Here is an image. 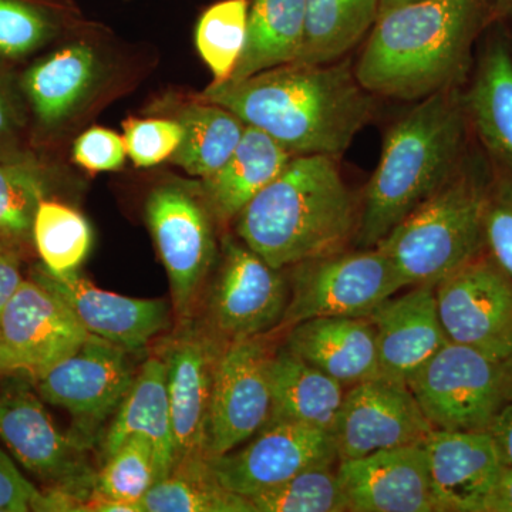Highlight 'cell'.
Returning <instances> with one entry per match:
<instances>
[{
	"mask_svg": "<svg viewBox=\"0 0 512 512\" xmlns=\"http://www.w3.org/2000/svg\"><path fill=\"white\" fill-rule=\"evenodd\" d=\"M140 507L141 512H255L247 497L217 483L204 458L178 464L148 491Z\"/></svg>",
	"mask_w": 512,
	"mask_h": 512,
	"instance_id": "4dcf8cb0",
	"label": "cell"
},
{
	"mask_svg": "<svg viewBox=\"0 0 512 512\" xmlns=\"http://www.w3.org/2000/svg\"><path fill=\"white\" fill-rule=\"evenodd\" d=\"M336 461L329 431L292 423L269 424L241 450L204 458L217 483L244 497L278 487L309 468L335 466Z\"/></svg>",
	"mask_w": 512,
	"mask_h": 512,
	"instance_id": "e0dca14e",
	"label": "cell"
},
{
	"mask_svg": "<svg viewBox=\"0 0 512 512\" xmlns=\"http://www.w3.org/2000/svg\"><path fill=\"white\" fill-rule=\"evenodd\" d=\"M505 467H512V404L490 430Z\"/></svg>",
	"mask_w": 512,
	"mask_h": 512,
	"instance_id": "7bdbcfd3",
	"label": "cell"
},
{
	"mask_svg": "<svg viewBox=\"0 0 512 512\" xmlns=\"http://www.w3.org/2000/svg\"><path fill=\"white\" fill-rule=\"evenodd\" d=\"M23 282L18 259L0 247V311Z\"/></svg>",
	"mask_w": 512,
	"mask_h": 512,
	"instance_id": "b9f144b4",
	"label": "cell"
},
{
	"mask_svg": "<svg viewBox=\"0 0 512 512\" xmlns=\"http://www.w3.org/2000/svg\"><path fill=\"white\" fill-rule=\"evenodd\" d=\"M249 0H220L205 9L197 28L195 46L214 76L212 83L231 79L248 35Z\"/></svg>",
	"mask_w": 512,
	"mask_h": 512,
	"instance_id": "d6a6232c",
	"label": "cell"
},
{
	"mask_svg": "<svg viewBox=\"0 0 512 512\" xmlns=\"http://www.w3.org/2000/svg\"><path fill=\"white\" fill-rule=\"evenodd\" d=\"M47 510V495L20 474L8 454L0 450V512Z\"/></svg>",
	"mask_w": 512,
	"mask_h": 512,
	"instance_id": "60d3db41",
	"label": "cell"
},
{
	"mask_svg": "<svg viewBox=\"0 0 512 512\" xmlns=\"http://www.w3.org/2000/svg\"><path fill=\"white\" fill-rule=\"evenodd\" d=\"M487 185L463 168L376 245L406 286H436L483 254Z\"/></svg>",
	"mask_w": 512,
	"mask_h": 512,
	"instance_id": "5b68a950",
	"label": "cell"
},
{
	"mask_svg": "<svg viewBox=\"0 0 512 512\" xmlns=\"http://www.w3.org/2000/svg\"><path fill=\"white\" fill-rule=\"evenodd\" d=\"M100 60L92 46L69 43L33 64L22 77V89L39 123L57 127L70 119L93 92Z\"/></svg>",
	"mask_w": 512,
	"mask_h": 512,
	"instance_id": "cb8c5ba5",
	"label": "cell"
},
{
	"mask_svg": "<svg viewBox=\"0 0 512 512\" xmlns=\"http://www.w3.org/2000/svg\"><path fill=\"white\" fill-rule=\"evenodd\" d=\"M464 106L484 146L512 177V56L500 37L485 47Z\"/></svg>",
	"mask_w": 512,
	"mask_h": 512,
	"instance_id": "4316f807",
	"label": "cell"
},
{
	"mask_svg": "<svg viewBox=\"0 0 512 512\" xmlns=\"http://www.w3.org/2000/svg\"><path fill=\"white\" fill-rule=\"evenodd\" d=\"M214 218L201 188L168 183L148 194L147 225L167 271L177 323L194 318L217 261Z\"/></svg>",
	"mask_w": 512,
	"mask_h": 512,
	"instance_id": "ba28073f",
	"label": "cell"
},
{
	"mask_svg": "<svg viewBox=\"0 0 512 512\" xmlns=\"http://www.w3.org/2000/svg\"><path fill=\"white\" fill-rule=\"evenodd\" d=\"M32 237L43 265L52 274L79 271L93 244V231L82 212L62 202L43 200Z\"/></svg>",
	"mask_w": 512,
	"mask_h": 512,
	"instance_id": "1f68e13d",
	"label": "cell"
},
{
	"mask_svg": "<svg viewBox=\"0 0 512 512\" xmlns=\"http://www.w3.org/2000/svg\"><path fill=\"white\" fill-rule=\"evenodd\" d=\"M350 512H436L423 441L339 461Z\"/></svg>",
	"mask_w": 512,
	"mask_h": 512,
	"instance_id": "ffe728a7",
	"label": "cell"
},
{
	"mask_svg": "<svg viewBox=\"0 0 512 512\" xmlns=\"http://www.w3.org/2000/svg\"><path fill=\"white\" fill-rule=\"evenodd\" d=\"M89 336L57 293L36 279H23L0 311L2 375L35 380Z\"/></svg>",
	"mask_w": 512,
	"mask_h": 512,
	"instance_id": "7c38bea8",
	"label": "cell"
},
{
	"mask_svg": "<svg viewBox=\"0 0 512 512\" xmlns=\"http://www.w3.org/2000/svg\"><path fill=\"white\" fill-rule=\"evenodd\" d=\"M416 2V0H380V13L386 12V10L397 8V6L406 5V3Z\"/></svg>",
	"mask_w": 512,
	"mask_h": 512,
	"instance_id": "7dc6e473",
	"label": "cell"
},
{
	"mask_svg": "<svg viewBox=\"0 0 512 512\" xmlns=\"http://www.w3.org/2000/svg\"><path fill=\"white\" fill-rule=\"evenodd\" d=\"M292 157L264 131L247 126L227 163L201 180L202 195L214 217L234 221L248 202L284 171Z\"/></svg>",
	"mask_w": 512,
	"mask_h": 512,
	"instance_id": "d4e9b609",
	"label": "cell"
},
{
	"mask_svg": "<svg viewBox=\"0 0 512 512\" xmlns=\"http://www.w3.org/2000/svg\"><path fill=\"white\" fill-rule=\"evenodd\" d=\"M32 278L57 293L90 335L128 353L146 348L171 326L174 313L164 301L104 291L84 279L79 271L55 275L42 264L36 266Z\"/></svg>",
	"mask_w": 512,
	"mask_h": 512,
	"instance_id": "d6986e66",
	"label": "cell"
},
{
	"mask_svg": "<svg viewBox=\"0 0 512 512\" xmlns=\"http://www.w3.org/2000/svg\"><path fill=\"white\" fill-rule=\"evenodd\" d=\"M282 346L345 387L380 376L375 328L369 318L302 320L288 328Z\"/></svg>",
	"mask_w": 512,
	"mask_h": 512,
	"instance_id": "7402d4cb",
	"label": "cell"
},
{
	"mask_svg": "<svg viewBox=\"0 0 512 512\" xmlns=\"http://www.w3.org/2000/svg\"><path fill=\"white\" fill-rule=\"evenodd\" d=\"M0 384V439L26 470L52 485L53 493L83 511L94 476L83 458V447L53 423L28 377L5 375Z\"/></svg>",
	"mask_w": 512,
	"mask_h": 512,
	"instance_id": "9c48e42d",
	"label": "cell"
},
{
	"mask_svg": "<svg viewBox=\"0 0 512 512\" xmlns=\"http://www.w3.org/2000/svg\"><path fill=\"white\" fill-rule=\"evenodd\" d=\"M74 163L90 173L117 171L126 164L127 150L123 137L104 127L84 131L73 144Z\"/></svg>",
	"mask_w": 512,
	"mask_h": 512,
	"instance_id": "ab89813d",
	"label": "cell"
},
{
	"mask_svg": "<svg viewBox=\"0 0 512 512\" xmlns=\"http://www.w3.org/2000/svg\"><path fill=\"white\" fill-rule=\"evenodd\" d=\"M227 343L194 318L161 346L175 439V467L205 457L212 390Z\"/></svg>",
	"mask_w": 512,
	"mask_h": 512,
	"instance_id": "5bb4252c",
	"label": "cell"
},
{
	"mask_svg": "<svg viewBox=\"0 0 512 512\" xmlns=\"http://www.w3.org/2000/svg\"><path fill=\"white\" fill-rule=\"evenodd\" d=\"M128 352L90 335L72 355L59 360L32 380L43 402L72 414L69 436L83 448L92 446L111 416L117 413L133 386Z\"/></svg>",
	"mask_w": 512,
	"mask_h": 512,
	"instance_id": "8fae6325",
	"label": "cell"
},
{
	"mask_svg": "<svg viewBox=\"0 0 512 512\" xmlns=\"http://www.w3.org/2000/svg\"><path fill=\"white\" fill-rule=\"evenodd\" d=\"M338 158L293 156L235 218L238 238L276 269L343 251L359 224Z\"/></svg>",
	"mask_w": 512,
	"mask_h": 512,
	"instance_id": "3957f363",
	"label": "cell"
},
{
	"mask_svg": "<svg viewBox=\"0 0 512 512\" xmlns=\"http://www.w3.org/2000/svg\"><path fill=\"white\" fill-rule=\"evenodd\" d=\"M464 106L454 87L420 100L390 127L366 185L356 241L375 248L396 225L446 183L464 144Z\"/></svg>",
	"mask_w": 512,
	"mask_h": 512,
	"instance_id": "277c9868",
	"label": "cell"
},
{
	"mask_svg": "<svg viewBox=\"0 0 512 512\" xmlns=\"http://www.w3.org/2000/svg\"><path fill=\"white\" fill-rule=\"evenodd\" d=\"M157 483L153 444L141 434H134L104 460L103 467L94 476L93 495L140 505Z\"/></svg>",
	"mask_w": 512,
	"mask_h": 512,
	"instance_id": "e575fe53",
	"label": "cell"
},
{
	"mask_svg": "<svg viewBox=\"0 0 512 512\" xmlns=\"http://www.w3.org/2000/svg\"><path fill=\"white\" fill-rule=\"evenodd\" d=\"M433 430L409 384L377 376L346 390L330 434L343 461L421 443Z\"/></svg>",
	"mask_w": 512,
	"mask_h": 512,
	"instance_id": "2e32d148",
	"label": "cell"
},
{
	"mask_svg": "<svg viewBox=\"0 0 512 512\" xmlns=\"http://www.w3.org/2000/svg\"><path fill=\"white\" fill-rule=\"evenodd\" d=\"M488 8V0H416L380 13L357 60V82L397 100L454 87Z\"/></svg>",
	"mask_w": 512,
	"mask_h": 512,
	"instance_id": "7a4b0ae2",
	"label": "cell"
},
{
	"mask_svg": "<svg viewBox=\"0 0 512 512\" xmlns=\"http://www.w3.org/2000/svg\"><path fill=\"white\" fill-rule=\"evenodd\" d=\"M45 195V174L37 165L0 164V237L28 239Z\"/></svg>",
	"mask_w": 512,
	"mask_h": 512,
	"instance_id": "8d00e7d4",
	"label": "cell"
},
{
	"mask_svg": "<svg viewBox=\"0 0 512 512\" xmlns=\"http://www.w3.org/2000/svg\"><path fill=\"white\" fill-rule=\"evenodd\" d=\"M264 131L292 156L339 158L365 128L375 96L350 62L288 63L239 82L212 83L198 96Z\"/></svg>",
	"mask_w": 512,
	"mask_h": 512,
	"instance_id": "6da1fadb",
	"label": "cell"
},
{
	"mask_svg": "<svg viewBox=\"0 0 512 512\" xmlns=\"http://www.w3.org/2000/svg\"><path fill=\"white\" fill-rule=\"evenodd\" d=\"M380 0H306L305 36L298 63L338 62L369 35Z\"/></svg>",
	"mask_w": 512,
	"mask_h": 512,
	"instance_id": "f1b7e54d",
	"label": "cell"
},
{
	"mask_svg": "<svg viewBox=\"0 0 512 512\" xmlns=\"http://www.w3.org/2000/svg\"><path fill=\"white\" fill-rule=\"evenodd\" d=\"M493 13L500 19L512 18V0H493Z\"/></svg>",
	"mask_w": 512,
	"mask_h": 512,
	"instance_id": "bcb514c9",
	"label": "cell"
},
{
	"mask_svg": "<svg viewBox=\"0 0 512 512\" xmlns=\"http://www.w3.org/2000/svg\"><path fill=\"white\" fill-rule=\"evenodd\" d=\"M274 350L265 336L228 343L212 390L205 457H217L254 439L271 416L269 366Z\"/></svg>",
	"mask_w": 512,
	"mask_h": 512,
	"instance_id": "9a60e30c",
	"label": "cell"
},
{
	"mask_svg": "<svg viewBox=\"0 0 512 512\" xmlns=\"http://www.w3.org/2000/svg\"><path fill=\"white\" fill-rule=\"evenodd\" d=\"M289 279L239 239L222 244L221 261L205 302L202 325L224 343L265 336L279 328Z\"/></svg>",
	"mask_w": 512,
	"mask_h": 512,
	"instance_id": "30bf717a",
	"label": "cell"
},
{
	"mask_svg": "<svg viewBox=\"0 0 512 512\" xmlns=\"http://www.w3.org/2000/svg\"><path fill=\"white\" fill-rule=\"evenodd\" d=\"M134 434H141L153 444L158 481L170 476L177 454L165 384V365L160 355L148 357L144 362L126 399L114 414L109 430L104 434L103 460Z\"/></svg>",
	"mask_w": 512,
	"mask_h": 512,
	"instance_id": "603a6c76",
	"label": "cell"
},
{
	"mask_svg": "<svg viewBox=\"0 0 512 512\" xmlns=\"http://www.w3.org/2000/svg\"><path fill=\"white\" fill-rule=\"evenodd\" d=\"M380 376L409 382L448 340L437 309L436 286L387 299L372 315Z\"/></svg>",
	"mask_w": 512,
	"mask_h": 512,
	"instance_id": "44dd1931",
	"label": "cell"
},
{
	"mask_svg": "<svg viewBox=\"0 0 512 512\" xmlns=\"http://www.w3.org/2000/svg\"><path fill=\"white\" fill-rule=\"evenodd\" d=\"M123 128L127 156L140 168L171 160L184 134L177 119H128Z\"/></svg>",
	"mask_w": 512,
	"mask_h": 512,
	"instance_id": "74e56055",
	"label": "cell"
},
{
	"mask_svg": "<svg viewBox=\"0 0 512 512\" xmlns=\"http://www.w3.org/2000/svg\"><path fill=\"white\" fill-rule=\"evenodd\" d=\"M423 446L436 512H488L505 468L490 431L434 429Z\"/></svg>",
	"mask_w": 512,
	"mask_h": 512,
	"instance_id": "ac0fdd59",
	"label": "cell"
},
{
	"mask_svg": "<svg viewBox=\"0 0 512 512\" xmlns=\"http://www.w3.org/2000/svg\"><path fill=\"white\" fill-rule=\"evenodd\" d=\"M64 9L50 0H0V56L22 57L53 39Z\"/></svg>",
	"mask_w": 512,
	"mask_h": 512,
	"instance_id": "d590c367",
	"label": "cell"
},
{
	"mask_svg": "<svg viewBox=\"0 0 512 512\" xmlns=\"http://www.w3.org/2000/svg\"><path fill=\"white\" fill-rule=\"evenodd\" d=\"M15 126V116H13L12 107L0 86V138L8 136Z\"/></svg>",
	"mask_w": 512,
	"mask_h": 512,
	"instance_id": "f6af8a7d",
	"label": "cell"
},
{
	"mask_svg": "<svg viewBox=\"0 0 512 512\" xmlns=\"http://www.w3.org/2000/svg\"><path fill=\"white\" fill-rule=\"evenodd\" d=\"M436 299L450 342L512 356V276L487 251L440 281Z\"/></svg>",
	"mask_w": 512,
	"mask_h": 512,
	"instance_id": "4fadbf2b",
	"label": "cell"
},
{
	"mask_svg": "<svg viewBox=\"0 0 512 512\" xmlns=\"http://www.w3.org/2000/svg\"><path fill=\"white\" fill-rule=\"evenodd\" d=\"M484 241L487 254L512 276V177L507 173L487 185Z\"/></svg>",
	"mask_w": 512,
	"mask_h": 512,
	"instance_id": "f35d334b",
	"label": "cell"
},
{
	"mask_svg": "<svg viewBox=\"0 0 512 512\" xmlns=\"http://www.w3.org/2000/svg\"><path fill=\"white\" fill-rule=\"evenodd\" d=\"M305 23L306 0H249L247 43L228 82L295 62Z\"/></svg>",
	"mask_w": 512,
	"mask_h": 512,
	"instance_id": "83f0119b",
	"label": "cell"
},
{
	"mask_svg": "<svg viewBox=\"0 0 512 512\" xmlns=\"http://www.w3.org/2000/svg\"><path fill=\"white\" fill-rule=\"evenodd\" d=\"M177 120L184 134L171 161L201 180L227 163L247 128L232 111L200 99L184 107Z\"/></svg>",
	"mask_w": 512,
	"mask_h": 512,
	"instance_id": "f546056e",
	"label": "cell"
},
{
	"mask_svg": "<svg viewBox=\"0 0 512 512\" xmlns=\"http://www.w3.org/2000/svg\"><path fill=\"white\" fill-rule=\"evenodd\" d=\"M255 512H348L338 468L313 467L278 487L247 497Z\"/></svg>",
	"mask_w": 512,
	"mask_h": 512,
	"instance_id": "836d02e7",
	"label": "cell"
},
{
	"mask_svg": "<svg viewBox=\"0 0 512 512\" xmlns=\"http://www.w3.org/2000/svg\"><path fill=\"white\" fill-rule=\"evenodd\" d=\"M289 301L279 329L322 316L369 318L407 288L379 248L335 252L291 266Z\"/></svg>",
	"mask_w": 512,
	"mask_h": 512,
	"instance_id": "52a82bcc",
	"label": "cell"
},
{
	"mask_svg": "<svg viewBox=\"0 0 512 512\" xmlns=\"http://www.w3.org/2000/svg\"><path fill=\"white\" fill-rule=\"evenodd\" d=\"M488 512H512V467H505Z\"/></svg>",
	"mask_w": 512,
	"mask_h": 512,
	"instance_id": "ee69618b",
	"label": "cell"
},
{
	"mask_svg": "<svg viewBox=\"0 0 512 512\" xmlns=\"http://www.w3.org/2000/svg\"><path fill=\"white\" fill-rule=\"evenodd\" d=\"M407 384L433 429L490 431L512 404V356L448 342Z\"/></svg>",
	"mask_w": 512,
	"mask_h": 512,
	"instance_id": "8992f818",
	"label": "cell"
},
{
	"mask_svg": "<svg viewBox=\"0 0 512 512\" xmlns=\"http://www.w3.org/2000/svg\"><path fill=\"white\" fill-rule=\"evenodd\" d=\"M0 375H2V367H0Z\"/></svg>",
	"mask_w": 512,
	"mask_h": 512,
	"instance_id": "c3c4849f",
	"label": "cell"
},
{
	"mask_svg": "<svg viewBox=\"0 0 512 512\" xmlns=\"http://www.w3.org/2000/svg\"><path fill=\"white\" fill-rule=\"evenodd\" d=\"M272 406L268 423H292L332 430L345 397V386L293 355L274 350L269 366Z\"/></svg>",
	"mask_w": 512,
	"mask_h": 512,
	"instance_id": "484cf974",
	"label": "cell"
}]
</instances>
